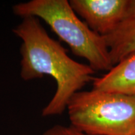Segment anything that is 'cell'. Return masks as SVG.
Segmentation results:
<instances>
[{
    "label": "cell",
    "mask_w": 135,
    "mask_h": 135,
    "mask_svg": "<svg viewBox=\"0 0 135 135\" xmlns=\"http://www.w3.org/2000/svg\"><path fill=\"white\" fill-rule=\"evenodd\" d=\"M71 7L89 28L105 37L119 24L128 0H70Z\"/></svg>",
    "instance_id": "277c9868"
},
{
    "label": "cell",
    "mask_w": 135,
    "mask_h": 135,
    "mask_svg": "<svg viewBox=\"0 0 135 135\" xmlns=\"http://www.w3.org/2000/svg\"><path fill=\"white\" fill-rule=\"evenodd\" d=\"M42 135H91L85 134L74 128L71 126L56 125L46 130Z\"/></svg>",
    "instance_id": "52a82bcc"
},
{
    "label": "cell",
    "mask_w": 135,
    "mask_h": 135,
    "mask_svg": "<svg viewBox=\"0 0 135 135\" xmlns=\"http://www.w3.org/2000/svg\"><path fill=\"white\" fill-rule=\"evenodd\" d=\"M40 20L29 17L13 29L22 41L20 47V77L32 80L50 76L56 83L52 99L44 107V117L60 115L67 109L71 97L87 83L93 82L95 71L88 64L75 61L67 50L52 38Z\"/></svg>",
    "instance_id": "6da1fadb"
},
{
    "label": "cell",
    "mask_w": 135,
    "mask_h": 135,
    "mask_svg": "<svg viewBox=\"0 0 135 135\" xmlns=\"http://www.w3.org/2000/svg\"><path fill=\"white\" fill-rule=\"evenodd\" d=\"M104 38L113 66L135 54V0H128L126 14L119 24Z\"/></svg>",
    "instance_id": "5b68a950"
},
{
    "label": "cell",
    "mask_w": 135,
    "mask_h": 135,
    "mask_svg": "<svg viewBox=\"0 0 135 135\" xmlns=\"http://www.w3.org/2000/svg\"><path fill=\"white\" fill-rule=\"evenodd\" d=\"M94 89L135 96V54L115 65L101 77H95Z\"/></svg>",
    "instance_id": "8992f818"
},
{
    "label": "cell",
    "mask_w": 135,
    "mask_h": 135,
    "mask_svg": "<svg viewBox=\"0 0 135 135\" xmlns=\"http://www.w3.org/2000/svg\"><path fill=\"white\" fill-rule=\"evenodd\" d=\"M15 15L42 20L78 57L85 59L96 71L113 67L104 37L89 28L68 0H31L14 5Z\"/></svg>",
    "instance_id": "7a4b0ae2"
},
{
    "label": "cell",
    "mask_w": 135,
    "mask_h": 135,
    "mask_svg": "<svg viewBox=\"0 0 135 135\" xmlns=\"http://www.w3.org/2000/svg\"><path fill=\"white\" fill-rule=\"evenodd\" d=\"M71 126L91 135H135V96L92 89L67 106Z\"/></svg>",
    "instance_id": "3957f363"
}]
</instances>
